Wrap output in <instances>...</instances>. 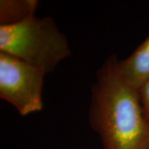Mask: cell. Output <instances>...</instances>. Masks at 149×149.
<instances>
[{"label":"cell","instance_id":"obj_1","mask_svg":"<svg viewBox=\"0 0 149 149\" xmlns=\"http://www.w3.org/2000/svg\"><path fill=\"white\" fill-rule=\"evenodd\" d=\"M117 56H108L91 87L89 120L104 149H149V124L139 91L119 70Z\"/></svg>","mask_w":149,"mask_h":149},{"label":"cell","instance_id":"obj_2","mask_svg":"<svg viewBox=\"0 0 149 149\" xmlns=\"http://www.w3.org/2000/svg\"><path fill=\"white\" fill-rule=\"evenodd\" d=\"M0 52L27 62L46 74L71 55L65 35L50 17H32L19 23L0 26Z\"/></svg>","mask_w":149,"mask_h":149},{"label":"cell","instance_id":"obj_3","mask_svg":"<svg viewBox=\"0 0 149 149\" xmlns=\"http://www.w3.org/2000/svg\"><path fill=\"white\" fill-rule=\"evenodd\" d=\"M45 74L20 59L0 52V98L22 116L41 111Z\"/></svg>","mask_w":149,"mask_h":149},{"label":"cell","instance_id":"obj_4","mask_svg":"<svg viewBox=\"0 0 149 149\" xmlns=\"http://www.w3.org/2000/svg\"><path fill=\"white\" fill-rule=\"evenodd\" d=\"M123 77L139 91L149 78V35L126 59L119 61Z\"/></svg>","mask_w":149,"mask_h":149},{"label":"cell","instance_id":"obj_5","mask_svg":"<svg viewBox=\"0 0 149 149\" xmlns=\"http://www.w3.org/2000/svg\"><path fill=\"white\" fill-rule=\"evenodd\" d=\"M37 0H1L0 26L19 23L35 16Z\"/></svg>","mask_w":149,"mask_h":149},{"label":"cell","instance_id":"obj_6","mask_svg":"<svg viewBox=\"0 0 149 149\" xmlns=\"http://www.w3.org/2000/svg\"><path fill=\"white\" fill-rule=\"evenodd\" d=\"M139 93L143 114L149 124V78L141 86Z\"/></svg>","mask_w":149,"mask_h":149}]
</instances>
